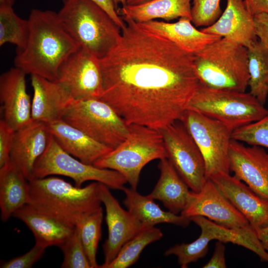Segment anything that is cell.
Returning a JSON list of instances; mask_svg holds the SVG:
<instances>
[{"label":"cell","mask_w":268,"mask_h":268,"mask_svg":"<svg viewBox=\"0 0 268 268\" xmlns=\"http://www.w3.org/2000/svg\"><path fill=\"white\" fill-rule=\"evenodd\" d=\"M160 229L142 225L140 230L121 248L107 268H127L135 263L143 250L148 245L163 237Z\"/></svg>","instance_id":"cell-30"},{"label":"cell","mask_w":268,"mask_h":268,"mask_svg":"<svg viewBox=\"0 0 268 268\" xmlns=\"http://www.w3.org/2000/svg\"><path fill=\"white\" fill-rule=\"evenodd\" d=\"M51 134L48 125L32 120L15 132L10 161L29 181L34 165L44 152Z\"/></svg>","instance_id":"cell-18"},{"label":"cell","mask_w":268,"mask_h":268,"mask_svg":"<svg viewBox=\"0 0 268 268\" xmlns=\"http://www.w3.org/2000/svg\"><path fill=\"white\" fill-rule=\"evenodd\" d=\"M116 46L100 59L103 92L128 125L160 130L180 120L200 82L194 55L122 16Z\"/></svg>","instance_id":"cell-1"},{"label":"cell","mask_w":268,"mask_h":268,"mask_svg":"<svg viewBox=\"0 0 268 268\" xmlns=\"http://www.w3.org/2000/svg\"><path fill=\"white\" fill-rule=\"evenodd\" d=\"M103 211L100 207L94 212L86 215L75 226L91 268H99L96 254L99 242L101 237Z\"/></svg>","instance_id":"cell-32"},{"label":"cell","mask_w":268,"mask_h":268,"mask_svg":"<svg viewBox=\"0 0 268 268\" xmlns=\"http://www.w3.org/2000/svg\"><path fill=\"white\" fill-rule=\"evenodd\" d=\"M15 0H0V5L4 4L12 6Z\"/></svg>","instance_id":"cell-45"},{"label":"cell","mask_w":268,"mask_h":268,"mask_svg":"<svg viewBox=\"0 0 268 268\" xmlns=\"http://www.w3.org/2000/svg\"><path fill=\"white\" fill-rule=\"evenodd\" d=\"M167 158L192 191L200 192L207 181L202 155L180 120L160 130Z\"/></svg>","instance_id":"cell-11"},{"label":"cell","mask_w":268,"mask_h":268,"mask_svg":"<svg viewBox=\"0 0 268 268\" xmlns=\"http://www.w3.org/2000/svg\"><path fill=\"white\" fill-rule=\"evenodd\" d=\"M53 175L68 177L78 187L86 181H93L110 189L122 190L128 183L125 177L116 171L99 168L73 157L62 148L51 134L44 152L34 165L31 180Z\"/></svg>","instance_id":"cell-9"},{"label":"cell","mask_w":268,"mask_h":268,"mask_svg":"<svg viewBox=\"0 0 268 268\" xmlns=\"http://www.w3.org/2000/svg\"><path fill=\"white\" fill-rule=\"evenodd\" d=\"M201 84L211 88L245 92L249 74L247 48L222 37L194 55Z\"/></svg>","instance_id":"cell-5"},{"label":"cell","mask_w":268,"mask_h":268,"mask_svg":"<svg viewBox=\"0 0 268 268\" xmlns=\"http://www.w3.org/2000/svg\"><path fill=\"white\" fill-rule=\"evenodd\" d=\"M47 125L51 134L62 148L85 163L93 165L112 150L62 119Z\"/></svg>","instance_id":"cell-22"},{"label":"cell","mask_w":268,"mask_h":268,"mask_svg":"<svg viewBox=\"0 0 268 268\" xmlns=\"http://www.w3.org/2000/svg\"><path fill=\"white\" fill-rule=\"evenodd\" d=\"M74 100L99 98L103 92L100 59L80 47L61 65L54 80Z\"/></svg>","instance_id":"cell-12"},{"label":"cell","mask_w":268,"mask_h":268,"mask_svg":"<svg viewBox=\"0 0 268 268\" xmlns=\"http://www.w3.org/2000/svg\"><path fill=\"white\" fill-rule=\"evenodd\" d=\"M62 119L112 149L124 141L129 133V125L110 105L99 98L73 100Z\"/></svg>","instance_id":"cell-8"},{"label":"cell","mask_w":268,"mask_h":268,"mask_svg":"<svg viewBox=\"0 0 268 268\" xmlns=\"http://www.w3.org/2000/svg\"><path fill=\"white\" fill-rule=\"evenodd\" d=\"M47 248L35 243L34 247L25 254L0 263L1 268H30L43 255Z\"/></svg>","instance_id":"cell-36"},{"label":"cell","mask_w":268,"mask_h":268,"mask_svg":"<svg viewBox=\"0 0 268 268\" xmlns=\"http://www.w3.org/2000/svg\"><path fill=\"white\" fill-rule=\"evenodd\" d=\"M191 20L196 27H208L221 16L220 0H192ZM203 27V28H204Z\"/></svg>","instance_id":"cell-35"},{"label":"cell","mask_w":268,"mask_h":268,"mask_svg":"<svg viewBox=\"0 0 268 268\" xmlns=\"http://www.w3.org/2000/svg\"><path fill=\"white\" fill-rule=\"evenodd\" d=\"M129 126L124 141L93 165L119 172L131 188L136 190L142 168L153 160L167 158V155L160 130L138 125Z\"/></svg>","instance_id":"cell-6"},{"label":"cell","mask_w":268,"mask_h":268,"mask_svg":"<svg viewBox=\"0 0 268 268\" xmlns=\"http://www.w3.org/2000/svg\"><path fill=\"white\" fill-rule=\"evenodd\" d=\"M102 9H103L121 28V30L126 26V23L121 16L119 15L118 12L112 0H91Z\"/></svg>","instance_id":"cell-40"},{"label":"cell","mask_w":268,"mask_h":268,"mask_svg":"<svg viewBox=\"0 0 268 268\" xmlns=\"http://www.w3.org/2000/svg\"><path fill=\"white\" fill-rule=\"evenodd\" d=\"M192 0H153L135 5H125L120 9L123 17L136 23L161 18L170 21L178 18L191 19Z\"/></svg>","instance_id":"cell-28"},{"label":"cell","mask_w":268,"mask_h":268,"mask_svg":"<svg viewBox=\"0 0 268 268\" xmlns=\"http://www.w3.org/2000/svg\"><path fill=\"white\" fill-rule=\"evenodd\" d=\"M26 73L12 67L0 76V102L3 120L15 131L32 120V100L27 91Z\"/></svg>","instance_id":"cell-16"},{"label":"cell","mask_w":268,"mask_h":268,"mask_svg":"<svg viewBox=\"0 0 268 268\" xmlns=\"http://www.w3.org/2000/svg\"><path fill=\"white\" fill-rule=\"evenodd\" d=\"M29 32L28 19L18 16L12 6L0 5V46L5 43L16 45L17 50L26 46Z\"/></svg>","instance_id":"cell-31"},{"label":"cell","mask_w":268,"mask_h":268,"mask_svg":"<svg viewBox=\"0 0 268 268\" xmlns=\"http://www.w3.org/2000/svg\"><path fill=\"white\" fill-rule=\"evenodd\" d=\"M122 191L125 194L124 205L142 225L154 226L166 223L185 228L191 222L189 217L162 210L153 199L148 195H141L136 190L125 187Z\"/></svg>","instance_id":"cell-27"},{"label":"cell","mask_w":268,"mask_h":268,"mask_svg":"<svg viewBox=\"0 0 268 268\" xmlns=\"http://www.w3.org/2000/svg\"><path fill=\"white\" fill-rule=\"evenodd\" d=\"M257 37L268 49V13H261L254 16Z\"/></svg>","instance_id":"cell-38"},{"label":"cell","mask_w":268,"mask_h":268,"mask_svg":"<svg viewBox=\"0 0 268 268\" xmlns=\"http://www.w3.org/2000/svg\"><path fill=\"white\" fill-rule=\"evenodd\" d=\"M225 247L224 243L218 241L215 245L213 255L209 261L204 265L203 268H227L225 258Z\"/></svg>","instance_id":"cell-39"},{"label":"cell","mask_w":268,"mask_h":268,"mask_svg":"<svg viewBox=\"0 0 268 268\" xmlns=\"http://www.w3.org/2000/svg\"><path fill=\"white\" fill-rule=\"evenodd\" d=\"M201 30L231 39L246 48L258 40L254 16L244 0H227L226 8L218 20Z\"/></svg>","instance_id":"cell-20"},{"label":"cell","mask_w":268,"mask_h":268,"mask_svg":"<svg viewBox=\"0 0 268 268\" xmlns=\"http://www.w3.org/2000/svg\"><path fill=\"white\" fill-rule=\"evenodd\" d=\"M33 89L32 119L47 124L61 120L74 99L61 84L41 76L31 75Z\"/></svg>","instance_id":"cell-19"},{"label":"cell","mask_w":268,"mask_h":268,"mask_svg":"<svg viewBox=\"0 0 268 268\" xmlns=\"http://www.w3.org/2000/svg\"><path fill=\"white\" fill-rule=\"evenodd\" d=\"M160 176L148 196L161 201L168 211L178 214L187 206L191 191L167 158L160 160Z\"/></svg>","instance_id":"cell-24"},{"label":"cell","mask_w":268,"mask_h":268,"mask_svg":"<svg viewBox=\"0 0 268 268\" xmlns=\"http://www.w3.org/2000/svg\"><path fill=\"white\" fill-rule=\"evenodd\" d=\"M153 0H127L126 5L130 6H135L143 4Z\"/></svg>","instance_id":"cell-43"},{"label":"cell","mask_w":268,"mask_h":268,"mask_svg":"<svg viewBox=\"0 0 268 268\" xmlns=\"http://www.w3.org/2000/svg\"><path fill=\"white\" fill-rule=\"evenodd\" d=\"M229 156L234 176L268 201V152L262 147L246 146L232 139Z\"/></svg>","instance_id":"cell-15"},{"label":"cell","mask_w":268,"mask_h":268,"mask_svg":"<svg viewBox=\"0 0 268 268\" xmlns=\"http://www.w3.org/2000/svg\"><path fill=\"white\" fill-rule=\"evenodd\" d=\"M192 22L189 18L181 17L173 23L154 20L137 23L143 29L166 38L180 49L192 55L222 38L197 29Z\"/></svg>","instance_id":"cell-21"},{"label":"cell","mask_w":268,"mask_h":268,"mask_svg":"<svg viewBox=\"0 0 268 268\" xmlns=\"http://www.w3.org/2000/svg\"><path fill=\"white\" fill-rule=\"evenodd\" d=\"M209 179L255 230L268 225V201L257 195L243 181L225 173L212 176Z\"/></svg>","instance_id":"cell-17"},{"label":"cell","mask_w":268,"mask_h":268,"mask_svg":"<svg viewBox=\"0 0 268 268\" xmlns=\"http://www.w3.org/2000/svg\"><path fill=\"white\" fill-rule=\"evenodd\" d=\"M29 181L11 161L0 167V218L6 222L19 208L28 203Z\"/></svg>","instance_id":"cell-26"},{"label":"cell","mask_w":268,"mask_h":268,"mask_svg":"<svg viewBox=\"0 0 268 268\" xmlns=\"http://www.w3.org/2000/svg\"><path fill=\"white\" fill-rule=\"evenodd\" d=\"M232 139L250 145L268 148V113L263 118L232 132Z\"/></svg>","instance_id":"cell-33"},{"label":"cell","mask_w":268,"mask_h":268,"mask_svg":"<svg viewBox=\"0 0 268 268\" xmlns=\"http://www.w3.org/2000/svg\"><path fill=\"white\" fill-rule=\"evenodd\" d=\"M28 20V40L23 49L17 50L14 66L26 74L54 81L62 63L80 47L67 31L58 13L33 9Z\"/></svg>","instance_id":"cell-2"},{"label":"cell","mask_w":268,"mask_h":268,"mask_svg":"<svg viewBox=\"0 0 268 268\" xmlns=\"http://www.w3.org/2000/svg\"><path fill=\"white\" fill-rule=\"evenodd\" d=\"M203 157L205 176L230 173L229 151L232 131L221 122L187 109L180 120Z\"/></svg>","instance_id":"cell-10"},{"label":"cell","mask_w":268,"mask_h":268,"mask_svg":"<svg viewBox=\"0 0 268 268\" xmlns=\"http://www.w3.org/2000/svg\"><path fill=\"white\" fill-rule=\"evenodd\" d=\"M190 218L200 227L201 234L209 242L217 240L223 243H232L243 246L257 254L261 261L268 263V252L263 247L255 230L251 225L230 229L202 216H193Z\"/></svg>","instance_id":"cell-25"},{"label":"cell","mask_w":268,"mask_h":268,"mask_svg":"<svg viewBox=\"0 0 268 268\" xmlns=\"http://www.w3.org/2000/svg\"><path fill=\"white\" fill-rule=\"evenodd\" d=\"M99 184V194L106 210L108 235L103 245L104 262L100 266L107 268L122 247L141 229L142 224L128 210L124 209L104 184Z\"/></svg>","instance_id":"cell-14"},{"label":"cell","mask_w":268,"mask_h":268,"mask_svg":"<svg viewBox=\"0 0 268 268\" xmlns=\"http://www.w3.org/2000/svg\"><path fill=\"white\" fill-rule=\"evenodd\" d=\"M60 248L64 255L61 268H91L76 227L72 234Z\"/></svg>","instance_id":"cell-34"},{"label":"cell","mask_w":268,"mask_h":268,"mask_svg":"<svg viewBox=\"0 0 268 268\" xmlns=\"http://www.w3.org/2000/svg\"><path fill=\"white\" fill-rule=\"evenodd\" d=\"M250 92L211 88L200 83L187 109L221 122L232 132L257 121L268 110Z\"/></svg>","instance_id":"cell-7"},{"label":"cell","mask_w":268,"mask_h":268,"mask_svg":"<svg viewBox=\"0 0 268 268\" xmlns=\"http://www.w3.org/2000/svg\"><path fill=\"white\" fill-rule=\"evenodd\" d=\"M15 131L4 120L0 121V167L10 161Z\"/></svg>","instance_id":"cell-37"},{"label":"cell","mask_w":268,"mask_h":268,"mask_svg":"<svg viewBox=\"0 0 268 268\" xmlns=\"http://www.w3.org/2000/svg\"><path fill=\"white\" fill-rule=\"evenodd\" d=\"M244 4L253 16L261 13H268V0H244Z\"/></svg>","instance_id":"cell-41"},{"label":"cell","mask_w":268,"mask_h":268,"mask_svg":"<svg viewBox=\"0 0 268 268\" xmlns=\"http://www.w3.org/2000/svg\"><path fill=\"white\" fill-rule=\"evenodd\" d=\"M12 216L27 226L32 232L36 243L46 248L52 246L60 247L75 228L62 223L28 203L18 209Z\"/></svg>","instance_id":"cell-23"},{"label":"cell","mask_w":268,"mask_h":268,"mask_svg":"<svg viewBox=\"0 0 268 268\" xmlns=\"http://www.w3.org/2000/svg\"><path fill=\"white\" fill-rule=\"evenodd\" d=\"M181 214L189 218L202 216L230 229L251 225L210 179L207 180L200 192L191 191L187 206Z\"/></svg>","instance_id":"cell-13"},{"label":"cell","mask_w":268,"mask_h":268,"mask_svg":"<svg viewBox=\"0 0 268 268\" xmlns=\"http://www.w3.org/2000/svg\"><path fill=\"white\" fill-rule=\"evenodd\" d=\"M58 15L80 47L99 59L106 55L121 38V28L91 0H64Z\"/></svg>","instance_id":"cell-4"},{"label":"cell","mask_w":268,"mask_h":268,"mask_svg":"<svg viewBox=\"0 0 268 268\" xmlns=\"http://www.w3.org/2000/svg\"><path fill=\"white\" fill-rule=\"evenodd\" d=\"M28 204L71 227L100 207L99 182L78 187L58 177L29 181Z\"/></svg>","instance_id":"cell-3"},{"label":"cell","mask_w":268,"mask_h":268,"mask_svg":"<svg viewBox=\"0 0 268 268\" xmlns=\"http://www.w3.org/2000/svg\"><path fill=\"white\" fill-rule=\"evenodd\" d=\"M255 231L263 247L268 252V225Z\"/></svg>","instance_id":"cell-42"},{"label":"cell","mask_w":268,"mask_h":268,"mask_svg":"<svg viewBox=\"0 0 268 268\" xmlns=\"http://www.w3.org/2000/svg\"><path fill=\"white\" fill-rule=\"evenodd\" d=\"M114 5L117 10V6L119 4H122V6L126 5L127 0H112ZM118 11V10H117Z\"/></svg>","instance_id":"cell-44"},{"label":"cell","mask_w":268,"mask_h":268,"mask_svg":"<svg viewBox=\"0 0 268 268\" xmlns=\"http://www.w3.org/2000/svg\"><path fill=\"white\" fill-rule=\"evenodd\" d=\"M247 49L249 92L264 105L268 95V49L258 40Z\"/></svg>","instance_id":"cell-29"}]
</instances>
